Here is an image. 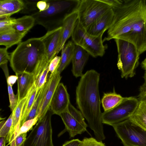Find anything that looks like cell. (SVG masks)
Instances as JSON below:
<instances>
[{"mask_svg":"<svg viewBox=\"0 0 146 146\" xmlns=\"http://www.w3.org/2000/svg\"><path fill=\"white\" fill-rule=\"evenodd\" d=\"M35 24L34 18L30 15H26L16 19L13 28L18 32L27 34Z\"/></svg>","mask_w":146,"mask_h":146,"instance_id":"obj_26","label":"cell"},{"mask_svg":"<svg viewBox=\"0 0 146 146\" xmlns=\"http://www.w3.org/2000/svg\"><path fill=\"white\" fill-rule=\"evenodd\" d=\"M17 77L18 89L17 96L18 102L26 96L30 88L34 82L33 73L27 72L16 74Z\"/></svg>","mask_w":146,"mask_h":146,"instance_id":"obj_19","label":"cell"},{"mask_svg":"<svg viewBox=\"0 0 146 146\" xmlns=\"http://www.w3.org/2000/svg\"><path fill=\"white\" fill-rule=\"evenodd\" d=\"M50 62L46 56H45L40 61L33 73L35 83L38 90L42 87L47 81Z\"/></svg>","mask_w":146,"mask_h":146,"instance_id":"obj_20","label":"cell"},{"mask_svg":"<svg viewBox=\"0 0 146 146\" xmlns=\"http://www.w3.org/2000/svg\"><path fill=\"white\" fill-rule=\"evenodd\" d=\"M22 0H0V20L10 17L15 13L21 11L24 7Z\"/></svg>","mask_w":146,"mask_h":146,"instance_id":"obj_18","label":"cell"},{"mask_svg":"<svg viewBox=\"0 0 146 146\" xmlns=\"http://www.w3.org/2000/svg\"><path fill=\"white\" fill-rule=\"evenodd\" d=\"M114 16V12L110 9L96 19L86 29L90 35L97 36L108 30L111 25Z\"/></svg>","mask_w":146,"mask_h":146,"instance_id":"obj_15","label":"cell"},{"mask_svg":"<svg viewBox=\"0 0 146 146\" xmlns=\"http://www.w3.org/2000/svg\"><path fill=\"white\" fill-rule=\"evenodd\" d=\"M76 45L73 41H69L62 49L60 63L58 71L61 73L72 61Z\"/></svg>","mask_w":146,"mask_h":146,"instance_id":"obj_22","label":"cell"},{"mask_svg":"<svg viewBox=\"0 0 146 146\" xmlns=\"http://www.w3.org/2000/svg\"><path fill=\"white\" fill-rule=\"evenodd\" d=\"M100 74L95 70L87 71L81 77L76 89L78 107L99 141L106 138L104 132L99 90Z\"/></svg>","mask_w":146,"mask_h":146,"instance_id":"obj_1","label":"cell"},{"mask_svg":"<svg viewBox=\"0 0 146 146\" xmlns=\"http://www.w3.org/2000/svg\"><path fill=\"white\" fill-rule=\"evenodd\" d=\"M62 27L48 31L40 38L45 46L46 56L50 62L55 56L60 44L62 35Z\"/></svg>","mask_w":146,"mask_h":146,"instance_id":"obj_13","label":"cell"},{"mask_svg":"<svg viewBox=\"0 0 146 146\" xmlns=\"http://www.w3.org/2000/svg\"><path fill=\"white\" fill-rule=\"evenodd\" d=\"M102 141H99L93 138L85 137L82 141L81 146H105Z\"/></svg>","mask_w":146,"mask_h":146,"instance_id":"obj_33","label":"cell"},{"mask_svg":"<svg viewBox=\"0 0 146 146\" xmlns=\"http://www.w3.org/2000/svg\"><path fill=\"white\" fill-rule=\"evenodd\" d=\"M49 7L43 11H38L33 14L35 24L44 27L48 31L61 26L66 11L78 0H47Z\"/></svg>","mask_w":146,"mask_h":146,"instance_id":"obj_4","label":"cell"},{"mask_svg":"<svg viewBox=\"0 0 146 146\" xmlns=\"http://www.w3.org/2000/svg\"><path fill=\"white\" fill-rule=\"evenodd\" d=\"M38 119V117L37 116L33 119L25 121L20 128L18 135L23 133L27 132L29 130H31L33 126L36 123Z\"/></svg>","mask_w":146,"mask_h":146,"instance_id":"obj_32","label":"cell"},{"mask_svg":"<svg viewBox=\"0 0 146 146\" xmlns=\"http://www.w3.org/2000/svg\"><path fill=\"white\" fill-rule=\"evenodd\" d=\"M26 34L21 33L14 28L0 32V45L7 49L21 42Z\"/></svg>","mask_w":146,"mask_h":146,"instance_id":"obj_21","label":"cell"},{"mask_svg":"<svg viewBox=\"0 0 146 146\" xmlns=\"http://www.w3.org/2000/svg\"><path fill=\"white\" fill-rule=\"evenodd\" d=\"M38 1L23 0L25 6L23 9L21 11V13L31 15L39 11L36 6L37 3Z\"/></svg>","mask_w":146,"mask_h":146,"instance_id":"obj_28","label":"cell"},{"mask_svg":"<svg viewBox=\"0 0 146 146\" xmlns=\"http://www.w3.org/2000/svg\"><path fill=\"white\" fill-rule=\"evenodd\" d=\"M70 103L66 86L63 83H60L52 99L50 109L53 114L59 115L66 109Z\"/></svg>","mask_w":146,"mask_h":146,"instance_id":"obj_14","label":"cell"},{"mask_svg":"<svg viewBox=\"0 0 146 146\" xmlns=\"http://www.w3.org/2000/svg\"><path fill=\"white\" fill-rule=\"evenodd\" d=\"M53 114L49 109L38 120L21 146H54L51 123Z\"/></svg>","mask_w":146,"mask_h":146,"instance_id":"obj_7","label":"cell"},{"mask_svg":"<svg viewBox=\"0 0 146 146\" xmlns=\"http://www.w3.org/2000/svg\"><path fill=\"white\" fill-rule=\"evenodd\" d=\"M7 62H6L0 64V67L4 72L6 79L9 76V70L7 65Z\"/></svg>","mask_w":146,"mask_h":146,"instance_id":"obj_40","label":"cell"},{"mask_svg":"<svg viewBox=\"0 0 146 146\" xmlns=\"http://www.w3.org/2000/svg\"><path fill=\"white\" fill-rule=\"evenodd\" d=\"M105 146H106V145H105Z\"/></svg>","mask_w":146,"mask_h":146,"instance_id":"obj_45","label":"cell"},{"mask_svg":"<svg viewBox=\"0 0 146 146\" xmlns=\"http://www.w3.org/2000/svg\"><path fill=\"white\" fill-rule=\"evenodd\" d=\"M78 19V14L75 9L65 16L61 26V38L57 54L62 50L67 40L71 36Z\"/></svg>","mask_w":146,"mask_h":146,"instance_id":"obj_16","label":"cell"},{"mask_svg":"<svg viewBox=\"0 0 146 146\" xmlns=\"http://www.w3.org/2000/svg\"><path fill=\"white\" fill-rule=\"evenodd\" d=\"M129 119L146 131V102H139L136 109Z\"/></svg>","mask_w":146,"mask_h":146,"instance_id":"obj_24","label":"cell"},{"mask_svg":"<svg viewBox=\"0 0 146 146\" xmlns=\"http://www.w3.org/2000/svg\"><path fill=\"white\" fill-rule=\"evenodd\" d=\"M113 90V92L104 94L101 102L104 111L113 109L121 102L124 98L116 93L114 89Z\"/></svg>","mask_w":146,"mask_h":146,"instance_id":"obj_25","label":"cell"},{"mask_svg":"<svg viewBox=\"0 0 146 146\" xmlns=\"http://www.w3.org/2000/svg\"><path fill=\"white\" fill-rule=\"evenodd\" d=\"M60 73L57 69L53 74H50L46 82L42 87L41 99L38 111V120L45 115L50 109L52 99L62 78Z\"/></svg>","mask_w":146,"mask_h":146,"instance_id":"obj_12","label":"cell"},{"mask_svg":"<svg viewBox=\"0 0 146 146\" xmlns=\"http://www.w3.org/2000/svg\"><path fill=\"white\" fill-rule=\"evenodd\" d=\"M141 66L142 68L145 70H146V57L142 62Z\"/></svg>","mask_w":146,"mask_h":146,"instance_id":"obj_42","label":"cell"},{"mask_svg":"<svg viewBox=\"0 0 146 146\" xmlns=\"http://www.w3.org/2000/svg\"><path fill=\"white\" fill-rule=\"evenodd\" d=\"M16 19L9 17L0 20V32L13 28Z\"/></svg>","mask_w":146,"mask_h":146,"instance_id":"obj_29","label":"cell"},{"mask_svg":"<svg viewBox=\"0 0 146 146\" xmlns=\"http://www.w3.org/2000/svg\"><path fill=\"white\" fill-rule=\"evenodd\" d=\"M89 54L81 46L76 45L72 60V73L75 77H82L84 67Z\"/></svg>","mask_w":146,"mask_h":146,"instance_id":"obj_17","label":"cell"},{"mask_svg":"<svg viewBox=\"0 0 146 146\" xmlns=\"http://www.w3.org/2000/svg\"><path fill=\"white\" fill-rule=\"evenodd\" d=\"M17 76L12 75L9 76L6 79L7 82H8L13 86L17 80Z\"/></svg>","mask_w":146,"mask_h":146,"instance_id":"obj_41","label":"cell"},{"mask_svg":"<svg viewBox=\"0 0 146 146\" xmlns=\"http://www.w3.org/2000/svg\"><path fill=\"white\" fill-rule=\"evenodd\" d=\"M13 121V112L6 121L5 123L0 128V137H6L8 135L12 126Z\"/></svg>","mask_w":146,"mask_h":146,"instance_id":"obj_31","label":"cell"},{"mask_svg":"<svg viewBox=\"0 0 146 146\" xmlns=\"http://www.w3.org/2000/svg\"><path fill=\"white\" fill-rule=\"evenodd\" d=\"M6 121L3 120L1 121L0 123V128H1L5 123Z\"/></svg>","mask_w":146,"mask_h":146,"instance_id":"obj_43","label":"cell"},{"mask_svg":"<svg viewBox=\"0 0 146 146\" xmlns=\"http://www.w3.org/2000/svg\"><path fill=\"white\" fill-rule=\"evenodd\" d=\"M143 78L145 80V82H146V70H145L144 74L143 76Z\"/></svg>","mask_w":146,"mask_h":146,"instance_id":"obj_44","label":"cell"},{"mask_svg":"<svg viewBox=\"0 0 146 146\" xmlns=\"http://www.w3.org/2000/svg\"><path fill=\"white\" fill-rule=\"evenodd\" d=\"M102 33L97 36L89 35L78 20L71 37L72 41L93 57L102 56L106 47L103 44Z\"/></svg>","mask_w":146,"mask_h":146,"instance_id":"obj_6","label":"cell"},{"mask_svg":"<svg viewBox=\"0 0 146 146\" xmlns=\"http://www.w3.org/2000/svg\"><path fill=\"white\" fill-rule=\"evenodd\" d=\"M8 90L10 102L9 107L12 112L15 109L18 103V98L17 95H15L12 89V85L7 82Z\"/></svg>","mask_w":146,"mask_h":146,"instance_id":"obj_30","label":"cell"},{"mask_svg":"<svg viewBox=\"0 0 146 146\" xmlns=\"http://www.w3.org/2000/svg\"><path fill=\"white\" fill-rule=\"evenodd\" d=\"M59 115L65 126V129L58 134L59 136L67 131L70 138L74 137L87 131L88 125L83 115L70 103L66 109Z\"/></svg>","mask_w":146,"mask_h":146,"instance_id":"obj_11","label":"cell"},{"mask_svg":"<svg viewBox=\"0 0 146 146\" xmlns=\"http://www.w3.org/2000/svg\"><path fill=\"white\" fill-rule=\"evenodd\" d=\"M139 103L138 99L135 97H124L115 107L102 113L103 123L111 126L129 119L136 109Z\"/></svg>","mask_w":146,"mask_h":146,"instance_id":"obj_10","label":"cell"},{"mask_svg":"<svg viewBox=\"0 0 146 146\" xmlns=\"http://www.w3.org/2000/svg\"><path fill=\"white\" fill-rule=\"evenodd\" d=\"M111 126L124 146H146V131L129 119Z\"/></svg>","mask_w":146,"mask_h":146,"instance_id":"obj_8","label":"cell"},{"mask_svg":"<svg viewBox=\"0 0 146 146\" xmlns=\"http://www.w3.org/2000/svg\"><path fill=\"white\" fill-rule=\"evenodd\" d=\"M60 56H55L50 61L49 66V72L53 74L58 69L60 62Z\"/></svg>","mask_w":146,"mask_h":146,"instance_id":"obj_34","label":"cell"},{"mask_svg":"<svg viewBox=\"0 0 146 146\" xmlns=\"http://www.w3.org/2000/svg\"><path fill=\"white\" fill-rule=\"evenodd\" d=\"M47 0L39 1L36 4L37 7L39 11H42L46 10L49 7Z\"/></svg>","mask_w":146,"mask_h":146,"instance_id":"obj_37","label":"cell"},{"mask_svg":"<svg viewBox=\"0 0 146 146\" xmlns=\"http://www.w3.org/2000/svg\"><path fill=\"white\" fill-rule=\"evenodd\" d=\"M100 1L107 4L111 8L118 6L120 5L122 0H100Z\"/></svg>","mask_w":146,"mask_h":146,"instance_id":"obj_38","label":"cell"},{"mask_svg":"<svg viewBox=\"0 0 146 146\" xmlns=\"http://www.w3.org/2000/svg\"><path fill=\"white\" fill-rule=\"evenodd\" d=\"M81 144L82 141L76 139L65 142L62 146H81Z\"/></svg>","mask_w":146,"mask_h":146,"instance_id":"obj_39","label":"cell"},{"mask_svg":"<svg viewBox=\"0 0 146 146\" xmlns=\"http://www.w3.org/2000/svg\"><path fill=\"white\" fill-rule=\"evenodd\" d=\"M38 90L34 82L26 95V99L22 111L20 128L25 122L26 119L32 108Z\"/></svg>","mask_w":146,"mask_h":146,"instance_id":"obj_23","label":"cell"},{"mask_svg":"<svg viewBox=\"0 0 146 146\" xmlns=\"http://www.w3.org/2000/svg\"><path fill=\"white\" fill-rule=\"evenodd\" d=\"M10 56V65L16 74L33 73L36 66L46 56L45 46L40 38L21 42Z\"/></svg>","mask_w":146,"mask_h":146,"instance_id":"obj_3","label":"cell"},{"mask_svg":"<svg viewBox=\"0 0 146 146\" xmlns=\"http://www.w3.org/2000/svg\"><path fill=\"white\" fill-rule=\"evenodd\" d=\"M111 8L113 20L103 41L125 33L135 35L146 26V0H122L120 5Z\"/></svg>","mask_w":146,"mask_h":146,"instance_id":"obj_2","label":"cell"},{"mask_svg":"<svg viewBox=\"0 0 146 146\" xmlns=\"http://www.w3.org/2000/svg\"><path fill=\"white\" fill-rule=\"evenodd\" d=\"M114 39L118 53L117 65L121 72V77L125 79L132 77L139 64V52L133 43L122 39Z\"/></svg>","mask_w":146,"mask_h":146,"instance_id":"obj_5","label":"cell"},{"mask_svg":"<svg viewBox=\"0 0 146 146\" xmlns=\"http://www.w3.org/2000/svg\"><path fill=\"white\" fill-rule=\"evenodd\" d=\"M42 87L38 90L33 104L26 119L25 121L33 119L38 116V111L41 99Z\"/></svg>","mask_w":146,"mask_h":146,"instance_id":"obj_27","label":"cell"},{"mask_svg":"<svg viewBox=\"0 0 146 146\" xmlns=\"http://www.w3.org/2000/svg\"><path fill=\"white\" fill-rule=\"evenodd\" d=\"M137 99L139 102H146V82L140 86Z\"/></svg>","mask_w":146,"mask_h":146,"instance_id":"obj_35","label":"cell"},{"mask_svg":"<svg viewBox=\"0 0 146 146\" xmlns=\"http://www.w3.org/2000/svg\"><path fill=\"white\" fill-rule=\"evenodd\" d=\"M6 48H0V64L8 62L10 60V56L7 51Z\"/></svg>","mask_w":146,"mask_h":146,"instance_id":"obj_36","label":"cell"},{"mask_svg":"<svg viewBox=\"0 0 146 146\" xmlns=\"http://www.w3.org/2000/svg\"><path fill=\"white\" fill-rule=\"evenodd\" d=\"M100 0H78L75 9L78 20L86 29L96 19L111 9Z\"/></svg>","mask_w":146,"mask_h":146,"instance_id":"obj_9","label":"cell"}]
</instances>
